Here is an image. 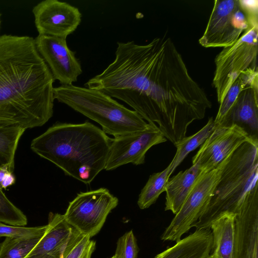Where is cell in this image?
Instances as JSON below:
<instances>
[{
  "label": "cell",
  "instance_id": "1",
  "mask_svg": "<svg viewBox=\"0 0 258 258\" xmlns=\"http://www.w3.org/2000/svg\"><path fill=\"white\" fill-rule=\"evenodd\" d=\"M55 80L35 38L0 36V121L26 130L52 116Z\"/></svg>",
  "mask_w": 258,
  "mask_h": 258
},
{
  "label": "cell",
  "instance_id": "2",
  "mask_svg": "<svg viewBox=\"0 0 258 258\" xmlns=\"http://www.w3.org/2000/svg\"><path fill=\"white\" fill-rule=\"evenodd\" d=\"M111 140L89 121L56 122L34 138L30 147L66 175L89 184L105 169Z\"/></svg>",
  "mask_w": 258,
  "mask_h": 258
},
{
  "label": "cell",
  "instance_id": "3",
  "mask_svg": "<svg viewBox=\"0 0 258 258\" xmlns=\"http://www.w3.org/2000/svg\"><path fill=\"white\" fill-rule=\"evenodd\" d=\"M258 179V140L242 144L231 155L222 171L213 194L196 229H210L211 223L221 214H237L250 189Z\"/></svg>",
  "mask_w": 258,
  "mask_h": 258
},
{
  "label": "cell",
  "instance_id": "4",
  "mask_svg": "<svg viewBox=\"0 0 258 258\" xmlns=\"http://www.w3.org/2000/svg\"><path fill=\"white\" fill-rule=\"evenodd\" d=\"M53 93L55 99L98 123L105 133L114 138L142 132L152 125L135 110L95 89L60 85L54 88Z\"/></svg>",
  "mask_w": 258,
  "mask_h": 258
},
{
  "label": "cell",
  "instance_id": "5",
  "mask_svg": "<svg viewBox=\"0 0 258 258\" xmlns=\"http://www.w3.org/2000/svg\"><path fill=\"white\" fill-rule=\"evenodd\" d=\"M258 26L249 27L233 44L223 47L215 59L213 80L220 103L231 85L243 71L257 67Z\"/></svg>",
  "mask_w": 258,
  "mask_h": 258
},
{
  "label": "cell",
  "instance_id": "6",
  "mask_svg": "<svg viewBox=\"0 0 258 258\" xmlns=\"http://www.w3.org/2000/svg\"><path fill=\"white\" fill-rule=\"evenodd\" d=\"M254 26L258 24L250 20L241 0H216L199 42L206 48L227 47Z\"/></svg>",
  "mask_w": 258,
  "mask_h": 258
},
{
  "label": "cell",
  "instance_id": "7",
  "mask_svg": "<svg viewBox=\"0 0 258 258\" xmlns=\"http://www.w3.org/2000/svg\"><path fill=\"white\" fill-rule=\"evenodd\" d=\"M231 155L215 168L200 174L186 200L161 235L162 240L177 242L193 227L209 202Z\"/></svg>",
  "mask_w": 258,
  "mask_h": 258
},
{
  "label": "cell",
  "instance_id": "8",
  "mask_svg": "<svg viewBox=\"0 0 258 258\" xmlns=\"http://www.w3.org/2000/svg\"><path fill=\"white\" fill-rule=\"evenodd\" d=\"M118 204L117 198L101 187L78 194L63 215L72 228L91 238L101 230L108 215Z\"/></svg>",
  "mask_w": 258,
  "mask_h": 258
},
{
  "label": "cell",
  "instance_id": "9",
  "mask_svg": "<svg viewBox=\"0 0 258 258\" xmlns=\"http://www.w3.org/2000/svg\"><path fill=\"white\" fill-rule=\"evenodd\" d=\"M167 140L155 125L142 132L114 138L111 140L105 169L112 170L128 163L143 164L147 151L153 146Z\"/></svg>",
  "mask_w": 258,
  "mask_h": 258
},
{
  "label": "cell",
  "instance_id": "10",
  "mask_svg": "<svg viewBox=\"0 0 258 258\" xmlns=\"http://www.w3.org/2000/svg\"><path fill=\"white\" fill-rule=\"evenodd\" d=\"M66 39L39 34L35 38L39 54L61 85H73L82 73L81 63L69 48Z\"/></svg>",
  "mask_w": 258,
  "mask_h": 258
},
{
  "label": "cell",
  "instance_id": "11",
  "mask_svg": "<svg viewBox=\"0 0 258 258\" xmlns=\"http://www.w3.org/2000/svg\"><path fill=\"white\" fill-rule=\"evenodd\" d=\"M250 139H253L243 128L236 124L214 128L192 157V163L199 161L200 173L209 172L242 144Z\"/></svg>",
  "mask_w": 258,
  "mask_h": 258
},
{
  "label": "cell",
  "instance_id": "12",
  "mask_svg": "<svg viewBox=\"0 0 258 258\" xmlns=\"http://www.w3.org/2000/svg\"><path fill=\"white\" fill-rule=\"evenodd\" d=\"M34 23L39 35L67 38L81 22L79 10L58 0H44L32 10Z\"/></svg>",
  "mask_w": 258,
  "mask_h": 258
},
{
  "label": "cell",
  "instance_id": "13",
  "mask_svg": "<svg viewBox=\"0 0 258 258\" xmlns=\"http://www.w3.org/2000/svg\"><path fill=\"white\" fill-rule=\"evenodd\" d=\"M257 187L250 189L236 214L232 258H258Z\"/></svg>",
  "mask_w": 258,
  "mask_h": 258
},
{
  "label": "cell",
  "instance_id": "14",
  "mask_svg": "<svg viewBox=\"0 0 258 258\" xmlns=\"http://www.w3.org/2000/svg\"><path fill=\"white\" fill-rule=\"evenodd\" d=\"M232 124L242 127L251 138L258 140V82L240 91L219 126Z\"/></svg>",
  "mask_w": 258,
  "mask_h": 258
},
{
  "label": "cell",
  "instance_id": "15",
  "mask_svg": "<svg viewBox=\"0 0 258 258\" xmlns=\"http://www.w3.org/2000/svg\"><path fill=\"white\" fill-rule=\"evenodd\" d=\"M48 227L39 242L24 258H62L72 231L63 215L50 212Z\"/></svg>",
  "mask_w": 258,
  "mask_h": 258
},
{
  "label": "cell",
  "instance_id": "16",
  "mask_svg": "<svg viewBox=\"0 0 258 258\" xmlns=\"http://www.w3.org/2000/svg\"><path fill=\"white\" fill-rule=\"evenodd\" d=\"M212 245L211 230L196 229L154 258H207L211 252Z\"/></svg>",
  "mask_w": 258,
  "mask_h": 258
},
{
  "label": "cell",
  "instance_id": "17",
  "mask_svg": "<svg viewBox=\"0 0 258 258\" xmlns=\"http://www.w3.org/2000/svg\"><path fill=\"white\" fill-rule=\"evenodd\" d=\"M200 174L198 161L185 171H180L169 179L165 187V211L176 214L191 191Z\"/></svg>",
  "mask_w": 258,
  "mask_h": 258
},
{
  "label": "cell",
  "instance_id": "18",
  "mask_svg": "<svg viewBox=\"0 0 258 258\" xmlns=\"http://www.w3.org/2000/svg\"><path fill=\"white\" fill-rule=\"evenodd\" d=\"M236 215L224 213L211 223L212 235L211 254L217 258H232L235 236Z\"/></svg>",
  "mask_w": 258,
  "mask_h": 258
},
{
  "label": "cell",
  "instance_id": "19",
  "mask_svg": "<svg viewBox=\"0 0 258 258\" xmlns=\"http://www.w3.org/2000/svg\"><path fill=\"white\" fill-rule=\"evenodd\" d=\"M26 129L15 124L0 121V168L13 172L19 142Z\"/></svg>",
  "mask_w": 258,
  "mask_h": 258
},
{
  "label": "cell",
  "instance_id": "20",
  "mask_svg": "<svg viewBox=\"0 0 258 258\" xmlns=\"http://www.w3.org/2000/svg\"><path fill=\"white\" fill-rule=\"evenodd\" d=\"M258 82L257 67H250L243 71L235 80L220 103L218 113L214 119V128L219 126L239 93L246 87Z\"/></svg>",
  "mask_w": 258,
  "mask_h": 258
},
{
  "label": "cell",
  "instance_id": "21",
  "mask_svg": "<svg viewBox=\"0 0 258 258\" xmlns=\"http://www.w3.org/2000/svg\"><path fill=\"white\" fill-rule=\"evenodd\" d=\"M214 130V119L211 117L206 124L197 133L190 136L184 137L174 145L177 150L175 156L170 162V174L189 153L204 143Z\"/></svg>",
  "mask_w": 258,
  "mask_h": 258
},
{
  "label": "cell",
  "instance_id": "22",
  "mask_svg": "<svg viewBox=\"0 0 258 258\" xmlns=\"http://www.w3.org/2000/svg\"><path fill=\"white\" fill-rule=\"evenodd\" d=\"M171 164L162 171L151 175L139 195L137 204L142 210L149 208L154 204L160 195L165 190L166 184L171 175Z\"/></svg>",
  "mask_w": 258,
  "mask_h": 258
},
{
  "label": "cell",
  "instance_id": "23",
  "mask_svg": "<svg viewBox=\"0 0 258 258\" xmlns=\"http://www.w3.org/2000/svg\"><path fill=\"white\" fill-rule=\"evenodd\" d=\"M95 248V241L72 228L62 258H91Z\"/></svg>",
  "mask_w": 258,
  "mask_h": 258
},
{
  "label": "cell",
  "instance_id": "24",
  "mask_svg": "<svg viewBox=\"0 0 258 258\" xmlns=\"http://www.w3.org/2000/svg\"><path fill=\"white\" fill-rule=\"evenodd\" d=\"M43 235L28 238L6 237L0 244V258H24Z\"/></svg>",
  "mask_w": 258,
  "mask_h": 258
},
{
  "label": "cell",
  "instance_id": "25",
  "mask_svg": "<svg viewBox=\"0 0 258 258\" xmlns=\"http://www.w3.org/2000/svg\"><path fill=\"white\" fill-rule=\"evenodd\" d=\"M0 222L18 226H25L28 222L26 215L7 198L1 187Z\"/></svg>",
  "mask_w": 258,
  "mask_h": 258
},
{
  "label": "cell",
  "instance_id": "26",
  "mask_svg": "<svg viewBox=\"0 0 258 258\" xmlns=\"http://www.w3.org/2000/svg\"><path fill=\"white\" fill-rule=\"evenodd\" d=\"M47 224L36 227L13 226L0 222V237L28 238L43 235Z\"/></svg>",
  "mask_w": 258,
  "mask_h": 258
},
{
  "label": "cell",
  "instance_id": "27",
  "mask_svg": "<svg viewBox=\"0 0 258 258\" xmlns=\"http://www.w3.org/2000/svg\"><path fill=\"white\" fill-rule=\"evenodd\" d=\"M139 249L132 230L119 237L114 255L117 258H137Z\"/></svg>",
  "mask_w": 258,
  "mask_h": 258
},
{
  "label": "cell",
  "instance_id": "28",
  "mask_svg": "<svg viewBox=\"0 0 258 258\" xmlns=\"http://www.w3.org/2000/svg\"><path fill=\"white\" fill-rule=\"evenodd\" d=\"M16 178L12 172L8 171L0 183L2 189H6L8 187L12 185L15 183Z\"/></svg>",
  "mask_w": 258,
  "mask_h": 258
},
{
  "label": "cell",
  "instance_id": "29",
  "mask_svg": "<svg viewBox=\"0 0 258 258\" xmlns=\"http://www.w3.org/2000/svg\"><path fill=\"white\" fill-rule=\"evenodd\" d=\"M8 171H10L8 167L5 166L0 168V183L2 182L4 178Z\"/></svg>",
  "mask_w": 258,
  "mask_h": 258
},
{
  "label": "cell",
  "instance_id": "30",
  "mask_svg": "<svg viewBox=\"0 0 258 258\" xmlns=\"http://www.w3.org/2000/svg\"><path fill=\"white\" fill-rule=\"evenodd\" d=\"M207 258H217V257L216 256L211 254V253H210V255Z\"/></svg>",
  "mask_w": 258,
  "mask_h": 258
},
{
  "label": "cell",
  "instance_id": "31",
  "mask_svg": "<svg viewBox=\"0 0 258 258\" xmlns=\"http://www.w3.org/2000/svg\"><path fill=\"white\" fill-rule=\"evenodd\" d=\"M110 258H117V257H116V256L115 255H114L112 257H111Z\"/></svg>",
  "mask_w": 258,
  "mask_h": 258
},
{
  "label": "cell",
  "instance_id": "32",
  "mask_svg": "<svg viewBox=\"0 0 258 258\" xmlns=\"http://www.w3.org/2000/svg\"><path fill=\"white\" fill-rule=\"evenodd\" d=\"M1 14L0 13V28H1Z\"/></svg>",
  "mask_w": 258,
  "mask_h": 258
}]
</instances>
